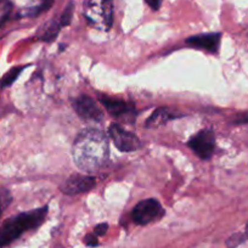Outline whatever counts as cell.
Returning <instances> with one entry per match:
<instances>
[{"label": "cell", "instance_id": "obj_1", "mask_svg": "<svg viewBox=\"0 0 248 248\" xmlns=\"http://www.w3.org/2000/svg\"><path fill=\"white\" fill-rule=\"evenodd\" d=\"M72 154L73 161L80 170L95 173L108 161V139L101 130L85 129L76 138Z\"/></svg>", "mask_w": 248, "mask_h": 248}, {"label": "cell", "instance_id": "obj_2", "mask_svg": "<svg viewBox=\"0 0 248 248\" xmlns=\"http://www.w3.org/2000/svg\"><path fill=\"white\" fill-rule=\"evenodd\" d=\"M46 214L47 206H44L30 212H22L6 219L0 226V248L13 243L26 231L33 230L42 225Z\"/></svg>", "mask_w": 248, "mask_h": 248}, {"label": "cell", "instance_id": "obj_3", "mask_svg": "<svg viewBox=\"0 0 248 248\" xmlns=\"http://www.w3.org/2000/svg\"><path fill=\"white\" fill-rule=\"evenodd\" d=\"M84 16L94 28L108 31L113 22L112 0H84Z\"/></svg>", "mask_w": 248, "mask_h": 248}, {"label": "cell", "instance_id": "obj_4", "mask_svg": "<svg viewBox=\"0 0 248 248\" xmlns=\"http://www.w3.org/2000/svg\"><path fill=\"white\" fill-rule=\"evenodd\" d=\"M164 214L163 207L157 200L147 199L140 201L132 211V218L139 225H147L157 221Z\"/></svg>", "mask_w": 248, "mask_h": 248}, {"label": "cell", "instance_id": "obj_5", "mask_svg": "<svg viewBox=\"0 0 248 248\" xmlns=\"http://www.w3.org/2000/svg\"><path fill=\"white\" fill-rule=\"evenodd\" d=\"M108 134L114 142V146L121 152H134L141 147V141L134 133L128 132L117 123L109 125Z\"/></svg>", "mask_w": 248, "mask_h": 248}, {"label": "cell", "instance_id": "obj_6", "mask_svg": "<svg viewBox=\"0 0 248 248\" xmlns=\"http://www.w3.org/2000/svg\"><path fill=\"white\" fill-rule=\"evenodd\" d=\"M100 102L104 105L106 111L116 118H123L124 121H134L137 117V111L133 104H129L125 100L111 97L108 95H101L99 97Z\"/></svg>", "mask_w": 248, "mask_h": 248}, {"label": "cell", "instance_id": "obj_7", "mask_svg": "<svg viewBox=\"0 0 248 248\" xmlns=\"http://www.w3.org/2000/svg\"><path fill=\"white\" fill-rule=\"evenodd\" d=\"M187 146L201 159H209L216 147V137L213 130L203 129L187 141Z\"/></svg>", "mask_w": 248, "mask_h": 248}, {"label": "cell", "instance_id": "obj_8", "mask_svg": "<svg viewBox=\"0 0 248 248\" xmlns=\"http://www.w3.org/2000/svg\"><path fill=\"white\" fill-rule=\"evenodd\" d=\"M72 106L78 116L84 121L100 122L104 118V113L96 102L88 95H80L72 101Z\"/></svg>", "mask_w": 248, "mask_h": 248}, {"label": "cell", "instance_id": "obj_9", "mask_svg": "<svg viewBox=\"0 0 248 248\" xmlns=\"http://www.w3.org/2000/svg\"><path fill=\"white\" fill-rule=\"evenodd\" d=\"M96 185L94 176L85 174H75L70 176L61 186V191L66 195H78L93 190Z\"/></svg>", "mask_w": 248, "mask_h": 248}, {"label": "cell", "instance_id": "obj_10", "mask_svg": "<svg viewBox=\"0 0 248 248\" xmlns=\"http://www.w3.org/2000/svg\"><path fill=\"white\" fill-rule=\"evenodd\" d=\"M220 33H203V34L192 35L186 39V44L196 49L206 50L209 52H217L220 45Z\"/></svg>", "mask_w": 248, "mask_h": 248}, {"label": "cell", "instance_id": "obj_11", "mask_svg": "<svg viewBox=\"0 0 248 248\" xmlns=\"http://www.w3.org/2000/svg\"><path fill=\"white\" fill-rule=\"evenodd\" d=\"M184 116L181 113H175L174 111L169 108H164V107H161V108H157L156 111H154V113L147 118L146 121V128H157L159 125H163L167 122L171 121V119L179 118V117Z\"/></svg>", "mask_w": 248, "mask_h": 248}, {"label": "cell", "instance_id": "obj_12", "mask_svg": "<svg viewBox=\"0 0 248 248\" xmlns=\"http://www.w3.org/2000/svg\"><path fill=\"white\" fill-rule=\"evenodd\" d=\"M60 28H61L60 21L59 22L56 20L49 21V22H46L42 27L39 34H38V38L43 40V42H52L57 37V34H59Z\"/></svg>", "mask_w": 248, "mask_h": 248}, {"label": "cell", "instance_id": "obj_13", "mask_svg": "<svg viewBox=\"0 0 248 248\" xmlns=\"http://www.w3.org/2000/svg\"><path fill=\"white\" fill-rule=\"evenodd\" d=\"M26 68V66H18V67H14L4 76V78L0 80V88H8L10 85H13V83L15 82L18 78V76L21 75L23 70Z\"/></svg>", "mask_w": 248, "mask_h": 248}, {"label": "cell", "instance_id": "obj_14", "mask_svg": "<svg viewBox=\"0 0 248 248\" xmlns=\"http://www.w3.org/2000/svg\"><path fill=\"white\" fill-rule=\"evenodd\" d=\"M246 240H248V235L245 232H238V233H233L231 237H229V240L226 241V246L228 248H237L241 243L245 242Z\"/></svg>", "mask_w": 248, "mask_h": 248}, {"label": "cell", "instance_id": "obj_15", "mask_svg": "<svg viewBox=\"0 0 248 248\" xmlns=\"http://www.w3.org/2000/svg\"><path fill=\"white\" fill-rule=\"evenodd\" d=\"M11 201H13V197H11L10 191L4 189V187H0V217H1L3 212L8 208Z\"/></svg>", "mask_w": 248, "mask_h": 248}, {"label": "cell", "instance_id": "obj_16", "mask_svg": "<svg viewBox=\"0 0 248 248\" xmlns=\"http://www.w3.org/2000/svg\"><path fill=\"white\" fill-rule=\"evenodd\" d=\"M72 16H73V4L70 3L65 8L63 13H62L61 17H60V25L61 27H65V26H68L72 21Z\"/></svg>", "mask_w": 248, "mask_h": 248}, {"label": "cell", "instance_id": "obj_17", "mask_svg": "<svg viewBox=\"0 0 248 248\" xmlns=\"http://www.w3.org/2000/svg\"><path fill=\"white\" fill-rule=\"evenodd\" d=\"M11 3L9 0H0V25L5 22L8 16L10 15Z\"/></svg>", "mask_w": 248, "mask_h": 248}, {"label": "cell", "instance_id": "obj_18", "mask_svg": "<svg viewBox=\"0 0 248 248\" xmlns=\"http://www.w3.org/2000/svg\"><path fill=\"white\" fill-rule=\"evenodd\" d=\"M84 242H85V245L89 246V247H95V246L97 245V236L95 235L94 232L89 233V235L85 236Z\"/></svg>", "mask_w": 248, "mask_h": 248}, {"label": "cell", "instance_id": "obj_19", "mask_svg": "<svg viewBox=\"0 0 248 248\" xmlns=\"http://www.w3.org/2000/svg\"><path fill=\"white\" fill-rule=\"evenodd\" d=\"M107 229H108V225H107L106 223H101V224H99V225L95 226L94 233L97 236V237H99V236H102L106 233Z\"/></svg>", "mask_w": 248, "mask_h": 248}, {"label": "cell", "instance_id": "obj_20", "mask_svg": "<svg viewBox=\"0 0 248 248\" xmlns=\"http://www.w3.org/2000/svg\"><path fill=\"white\" fill-rule=\"evenodd\" d=\"M52 3H54V0H42V5L39 6V8L37 9V10H35V14H40V13H43V11H45V10H49L50 9V6L52 5ZM34 14V15H35Z\"/></svg>", "mask_w": 248, "mask_h": 248}, {"label": "cell", "instance_id": "obj_21", "mask_svg": "<svg viewBox=\"0 0 248 248\" xmlns=\"http://www.w3.org/2000/svg\"><path fill=\"white\" fill-rule=\"evenodd\" d=\"M145 1L152 10H158L162 5V0H145Z\"/></svg>", "mask_w": 248, "mask_h": 248}]
</instances>
